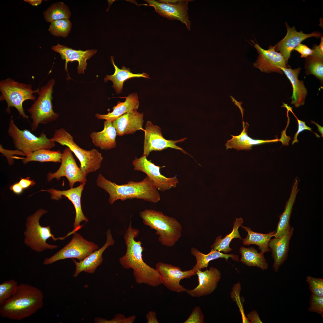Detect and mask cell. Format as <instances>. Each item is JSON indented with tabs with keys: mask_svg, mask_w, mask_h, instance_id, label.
I'll return each mask as SVG.
<instances>
[{
	"mask_svg": "<svg viewBox=\"0 0 323 323\" xmlns=\"http://www.w3.org/2000/svg\"><path fill=\"white\" fill-rule=\"evenodd\" d=\"M139 233L138 229L132 228L130 221L124 235L126 253L119 258V262L124 268L132 269L137 284L156 287L162 284L159 275L156 268L150 266L143 260L142 253L144 248L142 242L135 240Z\"/></svg>",
	"mask_w": 323,
	"mask_h": 323,
	"instance_id": "1",
	"label": "cell"
},
{
	"mask_svg": "<svg viewBox=\"0 0 323 323\" xmlns=\"http://www.w3.org/2000/svg\"><path fill=\"white\" fill-rule=\"evenodd\" d=\"M43 298L40 289L28 284L21 283L12 297L0 305V315L12 320L24 319L42 308Z\"/></svg>",
	"mask_w": 323,
	"mask_h": 323,
	"instance_id": "2",
	"label": "cell"
},
{
	"mask_svg": "<svg viewBox=\"0 0 323 323\" xmlns=\"http://www.w3.org/2000/svg\"><path fill=\"white\" fill-rule=\"evenodd\" d=\"M96 184L108 193V202L111 205L118 199L123 201L137 199L153 203L160 200L159 193L147 176L141 181H129L126 184L118 185L106 179L100 173L97 178Z\"/></svg>",
	"mask_w": 323,
	"mask_h": 323,
	"instance_id": "3",
	"label": "cell"
},
{
	"mask_svg": "<svg viewBox=\"0 0 323 323\" xmlns=\"http://www.w3.org/2000/svg\"><path fill=\"white\" fill-rule=\"evenodd\" d=\"M139 216L145 225L156 231L158 240L163 246L172 247L180 238L182 226L175 218L153 209L141 211Z\"/></svg>",
	"mask_w": 323,
	"mask_h": 323,
	"instance_id": "4",
	"label": "cell"
},
{
	"mask_svg": "<svg viewBox=\"0 0 323 323\" xmlns=\"http://www.w3.org/2000/svg\"><path fill=\"white\" fill-rule=\"evenodd\" d=\"M46 210L40 208L27 218L26 229L24 232V242L32 250L37 252H41L47 249H53L57 248L56 245L47 243V240L51 238L54 241L63 240L66 237L56 238L51 231L50 226H42L39 220L41 217L46 213Z\"/></svg>",
	"mask_w": 323,
	"mask_h": 323,
	"instance_id": "5",
	"label": "cell"
},
{
	"mask_svg": "<svg viewBox=\"0 0 323 323\" xmlns=\"http://www.w3.org/2000/svg\"><path fill=\"white\" fill-rule=\"evenodd\" d=\"M39 89L38 88L33 90L30 84L19 82L8 78L0 81V100H4L6 102V112L10 114V107H13L17 110L20 116L28 119V116L24 112L23 103L27 100L35 101L36 97L34 94L38 93Z\"/></svg>",
	"mask_w": 323,
	"mask_h": 323,
	"instance_id": "6",
	"label": "cell"
},
{
	"mask_svg": "<svg viewBox=\"0 0 323 323\" xmlns=\"http://www.w3.org/2000/svg\"><path fill=\"white\" fill-rule=\"evenodd\" d=\"M51 138L55 142L66 146L71 149L79 160L81 171L86 176L100 168L103 159L101 153L95 149L86 150L80 147L74 142L73 137L64 129H56Z\"/></svg>",
	"mask_w": 323,
	"mask_h": 323,
	"instance_id": "7",
	"label": "cell"
},
{
	"mask_svg": "<svg viewBox=\"0 0 323 323\" xmlns=\"http://www.w3.org/2000/svg\"><path fill=\"white\" fill-rule=\"evenodd\" d=\"M55 83L52 78L41 87L38 93V97L28 111L32 119L31 129H37L39 124H47L57 119L59 116L53 110L52 104L53 87Z\"/></svg>",
	"mask_w": 323,
	"mask_h": 323,
	"instance_id": "8",
	"label": "cell"
},
{
	"mask_svg": "<svg viewBox=\"0 0 323 323\" xmlns=\"http://www.w3.org/2000/svg\"><path fill=\"white\" fill-rule=\"evenodd\" d=\"M12 118L11 115L8 134L12 138L15 147L23 152L25 155L40 149L50 150L55 147V142L51 138H48L44 131L37 137L28 130H20L15 124Z\"/></svg>",
	"mask_w": 323,
	"mask_h": 323,
	"instance_id": "9",
	"label": "cell"
},
{
	"mask_svg": "<svg viewBox=\"0 0 323 323\" xmlns=\"http://www.w3.org/2000/svg\"><path fill=\"white\" fill-rule=\"evenodd\" d=\"M98 248L97 244L86 240L79 234L75 232L68 244L51 257L45 258L43 264L50 265L58 260L68 258H76L81 261Z\"/></svg>",
	"mask_w": 323,
	"mask_h": 323,
	"instance_id": "10",
	"label": "cell"
},
{
	"mask_svg": "<svg viewBox=\"0 0 323 323\" xmlns=\"http://www.w3.org/2000/svg\"><path fill=\"white\" fill-rule=\"evenodd\" d=\"M150 6L160 15L171 20H177L184 23L190 30L191 22L188 13V3L190 0H146Z\"/></svg>",
	"mask_w": 323,
	"mask_h": 323,
	"instance_id": "11",
	"label": "cell"
},
{
	"mask_svg": "<svg viewBox=\"0 0 323 323\" xmlns=\"http://www.w3.org/2000/svg\"><path fill=\"white\" fill-rule=\"evenodd\" d=\"M132 164L134 170L145 173L150 182L159 191H164L175 188L179 183L176 176L167 177L162 174L160 172L161 167L148 160L145 156L139 158H135Z\"/></svg>",
	"mask_w": 323,
	"mask_h": 323,
	"instance_id": "12",
	"label": "cell"
},
{
	"mask_svg": "<svg viewBox=\"0 0 323 323\" xmlns=\"http://www.w3.org/2000/svg\"><path fill=\"white\" fill-rule=\"evenodd\" d=\"M156 269L159 273L161 284L169 290L178 293L186 292L187 290L180 284V281L189 278L196 275V270L194 268L182 271L179 266L162 262H158Z\"/></svg>",
	"mask_w": 323,
	"mask_h": 323,
	"instance_id": "13",
	"label": "cell"
},
{
	"mask_svg": "<svg viewBox=\"0 0 323 323\" xmlns=\"http://www.w3.org/2000/svg\"><path fill=\"white\" fill-rule=\"evenodd\" d=\"M145 135L142 156L147 157L152 151H161L170 148L181 151L185 154L189 155L183 148L178 146L177 143L182 142L186 138L179 140H167L163 136L160 128L148 121L145 126Z\"/></svg>",
	"mask_w": 323,
	"mask_h": 323,
	"instance_id": "14",
	"label": "cell"
},
{
	"mask_svg": "<svg viewBox=\"0 0 323 323\" xmlns=\"http://www.w3.org/2000/svg\"><path fill=\"white\" fill-rule=\"evenodd\" d=\"M72 153L68 147L64 150L61 165L56 172L48 173L47 175L48 181L50 182L54 178L59 180L61 177L65 176L68 180L70 188H73L77 182L82 184L86 182V176L77 165Z\"/></svg>",
	"mask_w": 323,
	"mask_h": 323,
	"instance_id": "15",
	"label": "cell"
},
{
	"mask_svg": "<svg viewBox=\"0 0 323 323\" xmlns=\"http://www.w3.org/2000/svg\"><path fill=\"white\" fill-rule=\"evenodd\" d=\"M253 40L250 41L258 54L257 60L254 63L253 66L259 69L261 72L266 73L275 72L282 74L281 67L287 68V62L280 53L275 51L276 45H270L267 50L262 48Z\"/></svg>",
	"mask_w": 323,
	"mask_h": 323,
	"instance_id": "16",
	"label": "cell"
},
{
	"mask_svg": "<svg viewBox=\"0 0 323 323\" xmlns=\"http://www.w3.org/2000/svg\"><path fill=\"white\" fill-rule=\"evenodd\" d=\"M198 284L192 290H187L186 292L193 297H200L211 294L217 289L221 279L222 274L216 268L211 266L204 271L197 270Z\"/></svg>",
	"mask_w": 323,
	"mask_h": 323,
	"instance_id": "17",
	"label": "cell"
},
{
	"mask_svg": "<svg viewBox=\"0 0 323 323\" xmlns=\"http://www.w3.org/2000/svg\"><path fill=\"white\" fill-rule=\"evenodd\" d=\"M86 182L80 184L78 186L70 188L66 190L60 191L53 188L42 189L40 191L48 192L51 195V199L56 200L62 199L64 196L68 198L72 203L75 210V217L74 223V229L80 226L82 221L88 222V218L84 214L81 208V196Z\"/></svg>",
	"mask_w": 323,
	"mask_h": 323,
	"instance_id": "18",
	"label": "cell"
},
{
	"mask_svg": "<svg viewBox=\"0 0 323 323\" xmlns=\"http://www.w3.org/2000/svg\"><path fill=\"white\" fill-rule=\"evenodd\" d=\"M285 25L287 33L282 39L275 45V51H279L287 62L292 51L303 41L312 36L319 37L322 36L321 33L317 32L310 34L304 33L301 31L298 32L294 27L291 28L287 24Z\"/></svg>",
	"mask_w": 323,
	"mask_h": 323,
	"instance_id": "19",
	"label": "cell"
},
{
	"mask_svg": "<svg viewBox=\"0 0 323 323\" xmlns=\"http://www.w3.org/2000/svg\"><path fill=\"white\" fill-rule=\"evenodd\" d=\"M106 234V242L100 249L95 251L82 261L77 262L74 259H72L76 268L74 277H77L83 271L92 274L102 263V255L103 252L109 246L113 245L115 242L110 229L107 231Z\"/></svg>",
	"mask_w": 323,
	"mask_h": 323,
	"instance_id": "20",
	"label": "cell"
},
{
	"mask_svg": "<svg viewBox=\"0 0 323 323\" xmlns=\"http://www.w3.org/2000/svg\"><path fill=\"white\" fill-rule=\"evenodd\" d=\"M293 231V227H291L279 237H274L270 240L269 247L273 260V269L276 273L287 259L290 241Z\"/></svg>",
	"mask_w": 323,
	"mask_h": 323,
	"instance_id": "21",
	"label": "cell"
},
{
	"mask_svg": "<svg viewBox=\"0 0 323 323\" xmlns=\"http://www.w3.org/2000/svg\"><path fill=\"white\" fill-rule=\"evenodd\" d=\"M54 51L59 53L61 58L65 60V69L68 71L67 64L70 62L77 61L78 65L77 70L79 74L84 73L87 65L86 60L95 55L97 51L95 49L87 50L85 51L73 49L64 45L58 43L56 46L51 47Z\"/></svg>",
	"mask_w": 323,
	"mask_h": 323,
	"instance_id": "22",
	"label": "cell"
},
{
	"mask_svg": "<svg viewBox=\"0 0 323 323\" xmlns=\"http://www.w3.org/2000/svg\"><path fill=\"white\" fill-rule=\"evenodd\" d=\"M144 114L137 110L130 111L120 116L112 122L117 134L120 136L132 134L142 129L144 122Z\"/></svg>",
	"mask_w": 323,
	"mask_h": 323,
	"instance_id": "23",
	"label": "cell"
},
{
	"mask_svg": "<svg viewBox=\"0 0 323 323\" xmlns=\"http://www.w3.org/2000/svg\"><path fill=\"white\" fill-rule=\"evenodd\" d=\"M281 70L286 75L290 81L293 88V93L290 98L292 99L291 103L296 107L304 104L307 91L303 81L298 79V75L301 68L292 69L290 67H281Z\"/></svg>",
	"mask_w": 323,
	"mask_h": 323,
	"instance_id": "24",
	"label": "cell"
},
{
	"mask_svg": "<svg viewBox=\"0 0 323 323\" xmlns=\"http://www.w3.org/2000/svg\"><path fill=\"white\" fill-rule=\"evenodd\" d=\"M243 130L240 135L237 136L231 135L232 138L228 141L225 144L226 150L229 148H232L238 150H251L252 147L255 145L279 141V140L278 139L271 140L253 139L248 135L249 124L243 121Z\"/></svg>",
	"mask_w": 323,
	"mask_h": 323,
	"instance_id": "25",
	"label": "cell"
},
{
	"mask_svg": "<svg viewBox=\"0 0 323 323\" xmlns=\"http://www.w3.org/2000/svg\"><path fill=\"white\" fill-rule=\"evenodd\" d=\"M103 130L99 132H93L90 134L94 144L101 150H110L116 146V138L117 135L116 130L112 122L104 121Z\"/></svg>",
	"mask_w": 323,
	"mask_h": 323,
	"instance_id": "26",
	"label": "cell"
},
{
	"mask_svg": "<svg viewBox=\"0 0 323 323\" xmlns=\"http://www.w3.org/2000/svg\"><path fill=\"white\" fill-rule=\"evenodd\" d=\"M124 102L118 101L116 105L112 107V112L107 114H95V117L99 119L106 120L112 122L118 117L130 111L137 110L139 106L138 97L136 93L129 94L126 97Z\"/></svg>",
	"mask_w": 323,
	"mask_h": 323,
	"instance_id": "27",
	"label": "cell"
},
{
	"mask_svg": "<svg viewBox=\"0 0 323 323\" xmlns=\"http://www.w3.org/2000/svg\"><path fill=\"white\" fill-rule=\"evenodd\" d=\"M298 180L296 178L292 185L290 197L286 203L284 210L280 216L274 236L275 237H279L291 227L290 225V219L292 207L299 190L298 188Z\"/></svg>",
	"mask_w": 323,
	"mask_h": 323,
	"instance_id": "28",
	"label": "cell"
},
{
	"mask_svg": "<svg viewBox=\"0 0 323 323\" xmlns=\"http://www.w3.org/2000/svg\"><path fill=\"white\" fill-rule=\"evenodd\" d=\"M110 59L115 68V72L112 75H106L104 80L106 82L108 80H111L113 82L112 87L117 94L121 92L123 83L127 79L133 77H141L150 78L149 77V75L147 73L134 74L131 71L129 68H127L124 66L122 67L121 69H120L115 64L114 57L111 56Z\"/></svg>",
	"mask_w": 323,
	"mask_h": 323,
	"instance_id": "29",
	"label": "cell"
},
{
	"mask_svg": "<svg viewBox=\"0 0 323 323\" xmlns=\"http://www.w3.org/2000/svg\"><path fill=\"white\" fill-rule=\"evenodd\" d=\"M191 254L195 258L196 263L193 268L196 271L197 270H201L204 268H207L209 262L211 261L219 258H224L227 260L229 258L235 261H239L238 255L232 254H225L217 250L211 249V251L208 254L202 253L197 249L194 247L191 248Z\"/></svg>",
	"mask_w": 323,
	"mask_h": 323,
	"instance_id": "30",
	"label": "cell"
},
{
	"mask_svg": "<svg viewBox=\"0 0 323 323\" xmlns=\"http://www.w3.org/2000/svg\"><path fill=\"white\" fill-rule=\"evenodd\" d=\"M241 227L248 233L246 237L242 239L244 245H257L260 250V252L263 253L269 252V243L271 237H274L275 231L267 234H262L253 231L250 228L242 225Z\"/></svg>",
	"mask_w": 323,
	"mask_h": 323,
	"instance_id": "31",
	"label": "cell"
},
{
	"mask_svg": "<svg viewBox=\"0 0 323 323\" xmlns=\"http://www.w3.org/2000/svg\"><path fill=\"white\" fill-rule=\"evenodd\" d=\"M239 251L241 255L240 260L243 263L249 266H256L262 270L267 269L268 264L265 258L263 253L253 247L246 248L241 247Z\"/></svg>",
	"mask_w": 323,
	"mask_h": 323,
	"instance_id": "32",
	"label": "cell"
},
{
	"mask_svg": "<svg viewBox=\"0 0 323 323\" xmlns=\"http://www.w3.org/2000/svg\"><path fill=\"white\" fill-rule=\"evenodd\" d=\"M243 222L242 218H236L234 222L233 230L231 232L223 238H222L221 235L218 236L211 246V249L224 253L231 251L233 249L230 247L229 245L231 240L234 238L242 239L238 229L242 225Z\"/></svg>",
	"mask_w": 323,
	"mask_h": 323,
	"instance_id": "33",
	"label": "cell"
},
{
	"mask_svg": "<svg viewBox=\"0 0 323 323\" xmlns=\"http://www.w3.org/2000/svg\"><path fill=\"white\" fill-rule=\"evenodd\" d=\"M62 155V153L59 150L40 149L26 154L25 158H22V162L24 164L31 161L61 163Z\"/></svg>",
	"mask_w": 323,
	"mask_h": 323,
	"instance_id": "34",
	"label": "cell"
},
{
	"mask_svg": "<svg viewBox=\"0 0 323 323\" xmlns=\"http://www.w3.org/2000/svg\"><path fill=\"white\" fill-rule=\"evenodd\" d=\"M45 21L48 22L63 19H69L71 13L68 7L63 2L52 4L43 12Z\"/></svg>",
	"mask_w": 323,
	"mask_h": 323,
	"instance_id": "35",
	"label": "cell"
},
{
	"mask_svg": "<svg viewBox=\"0 0 323 323\" xmlns=\"http://www.w3.org/2000/svg\"><path fill=\"white\" fill-rule=\"evenodd\" d=\"M305 67L307 74H313L323 81V56L313 52L307 57Z\"/></svg>",
	"mask_w": 323,
	"mask_h": 323,
	"instance_id": "36",
	"label": "cell"
},
{
	"mask_svg": "<svg viewBox=\"0 0 323 323\" xmlns=\"http://www.w3.org/2000/svg\"><path fill=\"white\" fill-rule=\"evenodd\" d=\"M72 24L69 19H63L52 22L48 31L54 36L66 38L71 31Z\"/></svg>",
	"mask_w": 323,
	"mask_h": 323,
	"instance_id": "37",
	"label": "cell"
},
{
	"mask_svg": "<svg viewBox=\"0 0 323 323\" xmlns=\"http://www.w3.org/2000/svg\"><path fill=\"white\" fill-rule=\"evenodd\" d=\"M18 285L17 282L14 279L5 281L0 284V305L12 297Z\"/></svg>",
	"mask_w": 323,
	"mask_h": 323,
	"instance_id": "38",
	"label": "cell"
},
{
	"mask_svg": "<svg viewBox=\"0 0 323 323\" xmlns=\"http://www.w3.org/2000/svg\"><path fill=\"white\" fill-rule=\"evenodd\" d=\"M306 280L309 284V289L311 294L317 296H323V278L308 276Z\"/></svg>",
	"mask_w": 323,
	"mask_h": 323,
	"instance_id": "39",
	"label": "cell"
},
{
	"mask_svg": "<svg viewBox=\"0 0 323 323\" xmlns=\"http://www.w3.org/2000/svg\"><path fill=\"white\" fill-rule=\"evenodd\" d=\"M136 319V317L134 315L126 317L123 314H118L115 315L114 317L110 320L100 317L96 318L94 319V322L97 323H132Z\"/></svg>",
	"mask_w": 323,
	"mask_h": 323,
	"instance_id": "40",
	"label": "cell"
},
{
	"mask_svg": "<svg viewBox=\"0 0 323 323\" xmlns=\"http://www.w3.org/2000/svg\"><path fill=\"white\" fill-rule=\"evenodd\" d=\"M308 310L320 314L323 317V296H319L311 294Z\"/></svg>",
	"mask_w": 323,
	"mask_h": 323,
	"instance_id": "41",
	"label": "cell"
},
{
	"mask_svg": "<svg viewBox=\"0 0 323 323\" xmlns=\"http://www.w3.org/2000/svg\"><path fill=\"white\" fill-rule=\"evenodd\" d=\"M283 105L281 106L287 108V110H288L289 111H290L295 116V118L297 119V122L298 123V129L297 132L295 133L293 138V139L292 141V144L293 145L295 142H298V141L297 139V137L299 133L305 130H307L310 131L311 132H313L315 134L317 138L320 137V136L316 133L313 132L312 130V128L310 127L307 126L305 124V122L301 121L298 119L295 115V114L293 112L292 110V107H290V106H288L287 104H285L283 103Z\"/></svg>",
	"mask_w": 323,
	"mask_h": 323,
	"instance_id": "42",
	"label": "cell"
},
{
	"mask_svg": "<svg viewBox=\"0 0 323 323\" xmlns=\"http://www.w3.org/2000/svg\"><path fill=\"white\" fill-rule=\"evenodd\" d=\"M204 317L199 306H196L193 310L188 318L184 323H204Z\"/></svg>",
	"mask_w": 323,
	"mask_h": 323,
	"instance_id": "43",
	"label": "cell"
},
{
	"mask_svg": "<svg viewBox=\"0 0 323 323\" xmlns=\"http://www.w3.org/2000/svg\"><path fill=\"white\" fill-rule=\"evenodd\" d=\"M0 152L6 158L9 165H12L14 163V159L16 157L14 155H19L26 156L22 151L16 149L14 150H10L4 148L1 144L0 145Z\"/></svg>",
	"mask_w": 323,
	"mask_h": 323,
	"instance_id": "44",
	"label": "cell"
},
{
	"mask_svg": "<svg viewBox=\"0 0 323 323\" xmlns=\"http://www.w3.org/2000/svg\"><path fill=\"white\" fill-rule=\"evenodd\" d=\"M294 49L301 54V57L307 58L311 55L313 53L312 49H310L305 45L301 43L298 45Z\"/></svg>",
	"mask_w": 323,
	"mask_h": 323,
	"instance_id": "45",
	"label": "cell"
},
{
	"mask_svg": "<svg viewBox=\"0 0 323 323\" xmlns=\"http://www.w3.org/2000/svg\"><path fill=\"white\" fill-rule=\"evenodd\" d=\"M246 318L250 323H262L259 314L256 310H253L247 314Z\"/></svg>",
	"mask_w": 323,
	"mask_h": 323,
	"instance_id": "46",
	"label": "cell"
},
{
	"mask_svg": "<svg viewBox=\"0 0 323 323\" xmlns=\"http://www.w3.org/2000/svg\"><path fill=\"white\" fill-rule=\"evenodd\" d=\"M20 179L19 182L23 189L34 186L36 182L34 180L30 179L29 177L25 178H21Z\"/></svg>",
	"mask_w": 323,
	"mask_h": 323,
	"instance_id": "47",
	"label": "cell"
},
{
	"mask_svg": "<svg viewBox=\"0 0 323 323\" xmlns=\"http://www.w3.org/2000/svg\"><path fill=\"white\" fill-rule=\"evenodd\" d=\"M146 318L147 323H159L156 312L150 311L146 314Z\"/></svg>",
	"mask_w": 323,
	"mask_h": 323,
	"instance_id": "48",
	"label": "cell"
},
{
	"mask_svg": "<svg viewBox=\"0 0 323 323\" xmlns=\"http://www.w3.org/2000/svg\"><path fill=\"white\" fill-rule=\"evenodd\" d=\"M10 190L17 194H21L24 189L21 186L19 182L10 186Z\"/></svg>",
	"mask_w": 323,
	"mask_h": 323,
	"instance_id": "49",
	"label": "cell"
},
{
	"mask_svg": "<svg viewBox=\"0 0 323 323\" xmlns=\"http://www.w3.org/2000/svg\"><path fill=\"white\" fill-rule=\"evenodd\" d=\"M24 1L28 2L32 6H36L40 4L42 1V0H24Z\"/></svg>",
	"mask_w": 323,
	"mask_h": 323,
	"instance_id": "50",
	"label": "cell"
},
{
	"mask_svg": "<svg viewBox=\"0 0 323 323\" xmlns=\"http://www.w3.org/2000/svg\"><path fill=\"white\" fill-rule=\"evenodd\" d=\"M311 124H312V123L314 124L317 126V127L318 128V131H319V132H320V133L321 134V136H322V137H323V127H322L318 123H316L315 122H314V121H312V120L311 121Z\"/></svg>",
	"mask_w": 323,
	"mask_h": 323,
	"instance_id": "51",
	"label": "cell"
}]
</instances>
